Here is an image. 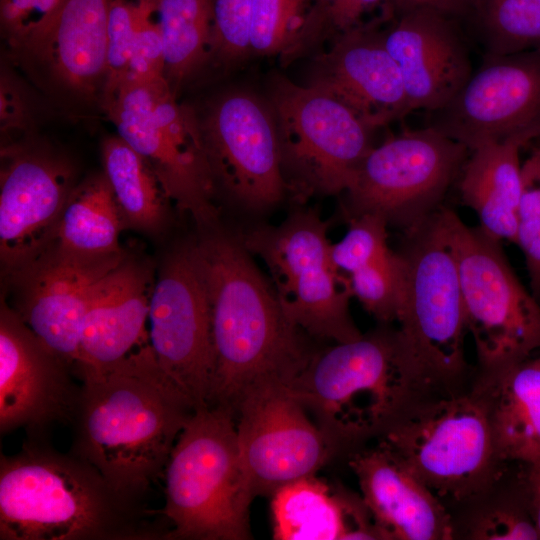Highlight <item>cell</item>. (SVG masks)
Listing matches in <instances>:
<instances>
[{
  "instance_id": "836d02e7",
  "label": "cell",
  "mask_w": 540,
  "mask_h": 540,
  "mask_svg": "<svg viewBox=\"0 0 540 540\" xmlns=\"http://www.w3.org/2000/svg\"><path fill=\"white\" fill-rule=\"evenodd\" d=\"M347 276L351 295L381 324L397 321L402 287L400 258L391 251L385 257Z\"/></svg>"
},
{
  "instance_id": "5bb4252c",
  "label": "cell",
  "mask_w": 540,
  "mask_h": 540,
  "mask_svg": "<svg viewBox=\"0 0 540 540\" xmlns=\"http://www.w3.org/2000/svg\"><path fill=\"white\" fill-rule=\"evenodd\" d=\"M198 119L216 192L251 212L279 203L287 190L270 103L245 90L230 91Z\"/></svg>"
},
{
  "instance_id": "f1b7e54d",
  "label": "cell",
  "mask_w": 540,
  "mask_h": 540,
  "mask_svg": "<svg viewBox=\"0 0 540 540\" xmlns=\"http://www.w3.org/2000/svg\"><path fill=\"white\" fill-rule=\"evenodd\" d=\"M101 156L125 228L160 230L169 200L147 161L119 135L102 141Z\"/></svg>"
},
{
  "instance_id": "8d00e7d4",
  "label": "cell",
  "mask_w": 540,
  "mask_h": 540,
  "mask_svg": "<svg viewBox=\"0 0 540 540\" xmlns=\"http://www.w3.org/2000/svg\"><path fill=\"white\" fill-rule=\"evenodd\" d=\"M387 227V221L378 214L350 218L344 237L330 246L335 268L349 275L388 255L392 250L387 244Z\"/></svg>"
},
{
  "instance_id": "83f0119b",
  "label": "cell",
  "mask_w": 540,
  "mask_h": 540,
  "mask_svg": "<svg viewBox=\"0 0 540 540\" xmlns=\"http://www.w3.org/2000/svg\"><path fill=\"white\" fill-rule=\"evenodd\" d=\"M124 221L104 173L73 189L61 215L55 244L72 254L102 257L122 252Z\"/></svg>"
},
{
  "instance_id": "ee69618b",
  "label": "cell",
  "mask_w": 540,
  "mask_h": 540,
  "mask_svg": "<svg viewBox=\"0 0 540 540\" xmlns=\"http://www.w3.org/2000/svg\"><path fill=\"white\" fill-rule=\"evenodd\" d=\"M522 479L529 511L540 536V462L522 464Z\"/></svg>"
},
{
  "instance_id": "b9f144b4",
  "label": "cell",
  "mask_w": 540,
  "mask_h": 540,
  "mask_svg": "<svg viewBox=\"0 0 540 540\" xmlns=\"http://www.w3.org/2000/svg\"><path fill=\"white\" fill-rule=\"evenodd\" d=\"M317 4L336 35L367 24L364 16L377 8L394 13L389 0H317Z\"/></svg>"
},
{
  "instance_id": "7402d4cb",
  "label": "cell",
  "mask_w": 540,
  "mask_h": 540,
  "mask_svg": "<svg viewBox=\"0 0 540 540\" xmlns=\"http://www.w3.org/2000/svg\"><path fill=\"white\" fill-rule=\"evenodd\" d=\"M349 456L361 498L383 540L454 539L446 504L383 442Z\"/></svg>"
},
{
  "instance_id": "6da1fadb",
  "label": "cell",
  "mask_w": 540,
  "mask_h": 540,
  "mask_svg": "<svg viewBox=\"0 0 540 540\" xmlns=\"http://www.w3.org/2000/svg\"><path fill=\"white\" fill-rule=\"evenodd\" d=\"M191 248L210 309L214 364L208 405L235 416L250 388L291 384L316 351L287 317L240 236L215 228Z\"/></svg>"
},
{
  "instance_id": "ab89813d",
  "label": "cell",
  "mask_w": 540,
  "mask_h": 540,
  "mask_svg": "<svg viewBox=\"0 0 540 540\" xmlns=\"http://www.w3.org/2000/svg\"><path fill=\"white\" fill-rule=\"evenodd\" d=\"M61 0H0L3 37L18 51L51 18Z\"/></svg>"
},
{
  "instance_id": "8fae6325",
  "label": "cell",
  "mask_w": 540,
  "mask_h": 540,
  "mask_svg": "<svg viewBox=\"0 0 540 540\" xmlns=\"http://www.w3.org/2000/svg\"><path fill=\"white\" fill-rule=\"evenodd\" d=\"M269 103L287 193L301 203L345 192L373 147L374 130L339 100L283 75L272 79Z\"/></svg>"
},
{
  "instance_id": "9c48e42d",
  "label": "cell",
  "mask_w": 540,
  "mask_h": 540,
  "mask_svg": "<svg viewBox=\"0 0 540 540\" xmlns=\"http://www.w3.org/2000/svg\"><path fill=\"white\" fill-rule=\"evenodd\" d=\"M445 218L456 254L477 373H491L540 350V303L516 276L501 243L469 227L451 209Z\"/></svg>"
},
{
  "instance_id": "e575fe53",
  "label": "cell",
  "mask_w": 540,
  "mask_h": 540,
  "mask_svg": "<svg viewBox=\"0 0 540 540\" xmlns=\"http://www.w3.org/2000/svg\"><path fill=\"white\" fill-rule=\"evenodd\" d=\"M138 3L112 0L109 10L105 78L100 105L105 109L126 82L138 21Z\"/></svg>"
},
{
  "instance_id": "d590c367",
  "label": "cell",
  "mask_w": 540,
  "mask_h": 540,
  "mask_svg": "<svg viewBox=\"0 0 540 540\" xmlns=\"http://www.w3.org/2000/svg\"><path fill=\"white\" fill-rule=\"evenodd\" d=\"M514 243L524 255L531 293L540 303V147L522 163V191Z\"/></svg>"
},
{
  "instance_id": "ba28073f",
  "label": "cell",
  "mask_w": 540,
  "mask_h": 540,
  "mask_svg": "<svg viewBox=\"0 0 540 540\" xmlns=\"http://www.w3.org/2000/svg\"><path fill=\"white\" fill-rule=\"evenodd\" d=\"M104 111L117 135L153 169L168 200L200 228L215 229L216 189L199 119L177 102L168 81L125 82Z\"/></svg>"
},
{
  "instance_id": "277c9868",
  "label": "cell",
  "mask_w": 540,
  "mask_h": 540,
  "mask_svg": "<svg viewBox=\"0 0 540 540\" xmlns=\"http://www.w3.org/2000/svg\"><path fill=\"white\" fill-rule=\"evenodd\" d=\"M289 389L349 455L421 402L444 393L400 354L396 329L388 324L316 351Z\"/></svg>"
},
{
  "instance_id": "30bf717a",
  "label": "cell",
  "mask_w": 540,
  "mask_h": 540,
  "mask_svg": "<svg viewBox=\"0 0 540 540\" xmlns=\"http://www.w3.org/2000/svg\"><path fill=\"white\" fill-rule=\"evenodd\" d=\"M327 222L316 211L292 212L278 226H260L240 236L265 263L287 317L315 338L349 342L363 334L349 311L347 276L330 257Z\"/></svg>"
},
{
  "instance_id": "4fadbf2b",
  "label": "cell",
  "mask_w": 540,
  "mask_h": 540,
  "mask_svg": "<svg viewBox=\"0 0 540 540\" xmlns=\"http://www.w3.org/2000/svg\"><path fill=\"white\" fill-rule=\"evenodd\" d=\"M282 383L250 388L236 409L241 466L253 497L272 496L282 486L316 475L345 452Z\"/></svg>"
},
{
  "instance_id": "ffe728a7",
  "label": "cell",
  "mask_w": 540,
  "mask_h": 540,
  "mask_svg": "<svg viewBox=\"0 0 540 540\" xmlns=\"http://www.w3.org/2000/svg\"><path fill=\"white\" fill-rule=\"evenodd\" d=\"M383 21L336 35L329 51L316 59L308 84L339 100L372 130L411 112L379 28Z\"/></svg>"
},
{
  "instance_id": "4dcf8cb0",
  "label": "cell",
  "mask_w": 540,
  "mask_h": 540,
  "mask_svg": "<svg viewBox=\"0 0 540 540\" xmlns=\"http://www.w3.org/2000/svg\"><path fill=\"white\" fill-rule=\"evenodd\" d=\"M485 56L540 51V0H472Z\"/></svg>"
},
{
  "instance_id": "44dd1931",
  "label": "cell",
  "mask_w": 540,
  "mask_h": 540,
  "mask_svg": "<svg viewBox=\"0 0 540 540\" xmlns=\"http://www.w3.org/2000/svg\"><path fill=\"white\" fill-rule=\"evenodd\" d=\"M454 18L433 9H412L394 12L389 26L382 29L410 111L442 108L473 73L467 44Z\"/></svg>"
},
{
  "instance_id": "603a6c76",
  "label": "cell",
  "mask_w": 540,
  "mask_h": 540,
  "mask_svg": "<svg viewBox=\"0 0 540 540\" xmlns=\"http://www.w3.org/2000/svg\"><path fill=\"white\" fill-rule=\"evenodd\" d=\"M151 286L148 267L127 256L98 281L81 327L79 378L110 368L149 342Z\"/></svg>"
},
{
  "instance_id": "e0dca14e",
  "label": "cell",
  "mask_w": 540,
  "mask_h": 540,
  "mask_svg": "<svg viewBox=\"0 0 540 540\" xmlns=\"http://www.w3.org/2000/svg\"><path fill=\"white\" fill-rule=\"evenodd\" d=\"M1 159L0 254L10 273L55 241L75 186L67 161L28 142L2 146Z\"/></svg>"
},
{
  "instance_id": "74e56055",
  "label": "cell",
  "mask_w": 540,
  "mask_h": 540,
  "mask_svg": "<svg viewBox=\"0 0 540 540\" xmlns=\"http://www.w3.org/2000/svg\"><path fill=\"white\" fill-rule=\"evenodd\" d=\"M253 0H213L210 58L231 65L251 52Z\"/></svg>"
},
{
  "instance_id": "484cf974",
  "label": "cell",
  "mask_w": 540,
  "mask_h": 540,
  "mask_svg": "<svg viewBox=\"0 0 540 540\" xmlns=\"http://www.w3.org/2000/svg\"><path fill=\"white\" fill-rule=\"evenodd\" d=\"M273 539H382L361 496L332 491L316 475L288 483L271 496Z\"/></svg>"
},
{
  "instance_id": "52a82bcc",
  "label": "cell",
  "mask_w": 540,
  "mask_h": 540,
  "mask_svg": "<svg viewBox=\"0 0 540 540\" xmlns=\"http://www.w3.org/2000/svg\"><path fill=\"white\" fill-rule=\"evenodd\" d=\"M378 439L443 503L469 504L505 472L484 407L470 387L426 399Z\"/></svg>"
},
{
  "instance_id": "2e32d148",
  "label": "cell",
  "mask_w": 540,
  "mask_h": 540,
  "mask_svg": "<svg viewBox=\"0 0 540 540\" xmlns=\"http://www.w3.org/2000/svg\"><path fill=\"white\" fill-rule=\"evenodd\" d=\"M428 126L470 151L540 137V51L485 56L458 93L431 112Z\"/></svg>"
},
{
  "instance_id": "7bdbcfd3",
  "label": "cell",
  "mask_w": 540,
  "mask_h": 540,
  "mask_svg": "<svg viewBox=\"0 0 540 540\" xmlns=\"http://www.w3.org/2000/svg\"><path fill=\"white\" fill-rule=\"evenodd\" d=\"M394 12L412 9H433L452 17L468 12L472 0H389Z\"/></svg>"
},
{
  "instance_id": "3957f363",
  "label": "cell",
  "mask_w": 540,
  "mask_h": 540,
  "mask_svg": "<svg viewBox=\"0 0 540 540\" xmlns=\"http://www.w3.org/2000/svg\"><path fill=\"white\" fill-rule=\"evenodd\" d=\"M158 513L118 492L91 464L31 439L0 460L1 540L165 539Z\"/></svg>"
},
{
  "instance_id": "d6a6232c",
  "label": "cell",
  "mask_w": 540,
  "mask_h": 540,
  "mask_svg": "<svg viewBox=\"0 0 540 540\" xmlns=\"http://www.w3.org/2000/svg\"><path fill=\"white\" fill-rule=\"evenodd\" d=\"M312 0H253L251 52L290 55L305 31Z\"/></svg>"
},
{
  "instance_id": "9a60e30c",
  "label": "cell",
  "mask_w": 540,
  "mask_h": 540,
  "mask_svg": "<svg viewBox=\"0 0 540 540\" xmlns=\"http://www.w3.org/2000/svg\"><path fill=\"white\" fill-rule=\"evenodd\" d=\"M149 343L167 378L194 410L208 406L213 346L209 302L191 245L169 255L150 296Z\"/></svg>"
},
{
  "instance_id": "1f68e13d",
  "label": "cell",
  "mask_w": 540,
  "mask_h": 540,
  "mask_svg": "<svg viewBox=\"0 0 540 540\" xmlns=\"http://www.w3.org/2000/svg\"><path fill=\"white\" fill-rule=\"evenodd\" d=\"M490 494L489 499L484 494L473 501L480 505L455 530V538L463 530L462 537L473 540H540L527 503L522 465L520 473L504 491L493 497L491 488Z\"/></svg>"
},
{
  "instance_id": "8992f818",
  "label": "cell",
  "mask_w": 540,
  "mask_h": 540,
  "mask_svg": "<svg viewBox=\"0 0 540 540\" xmlns=\"http://www.w3.org/2000/svg\"><path fill=\"white\" fill-rule=\"evenodd\" d=\"M159 513L171 528L165 539L247 540L254 497L244 475L236 418L224 408L196 409L180 432L163 474Z\"/></svg>"
},
{
  "instance_id": "7c38bea8",
  "label": "cell",
  "mask_w": 540,
  "mask_h": 540,
  "mask_svg": "<svg viewBox=\"0 0 540 540\" xmlns=\"http://www.w3.org/2000/svg\"><path fill=\"white\" fill-rule=\"evenodd\" d=\"M470 150L431 126L372 147L346 189L348 219L378 214L408 230L437 211Z\"/></svg>"
},
{
  "instance_id": "ac0fdd59",
  "label": "cell",
  "mask_w": 540,
  "mask_h": 540,
  "mask_svg": "<svg viewBox=\"0 0 540 540\" xmlns=\"http://www.w3.org/2000/svg\"><path fill=\"white\" fill-rule=\"evenodd\" d=\"M67 252L53 242L38 257L10 272L17 296L12 308L35 336L75 373L85 310L98 281L124 258Z\"/></svg>"
},
{
  "instance_id": "cb8c5ba5",
  "label": "cell",
  "mask_w": 540,
  "mask_h": 540,
  "mask_svg": "<svg viewBox=\"0 0 540 540\" xmlns=\"http://www.w3.org/2000/svg\"><path fill=\"white\" fill-rule=\"evenodd\" d=\"M112 0H61L48 22L17 51L49 66L55 81L89 100L101 96Z\"/></svg>"
},
{
  "instance_id": "f546056e",
  "label": "cell",
  "mask_w": 540,
  "mask_h": 540,
  "mask_svg": "<svg viewBox=\"0 0 540 540\" xmlns=\"http://www.w3.org/2000/svg\"><path fill=\"white\" fill-rule=\"evenodd\" d=\"M165 58V78L176 90L210 59L213 0H154Z\"/></svg>"
},
{
  "instance_id": "7a4b0ae2",
  "label": "cell",
  "mask_w": 540,
  "mask_h": 540,
  "mask_svg": "<svg viewBox=\"0 0 540 540\" xmlns=\"http://www.w3.org/2000/svg\"><path fill=\"white\" fill-rule=\"evenodd\" d=\"M80 379L71 452L118 492L143 501L195 410L163 373L149 342Z\"/></svg>"
},
{
  "instance_id": "60d3db41",
  "label": "cell",
  "mask_w": 540,
  "mask_h": 540,
  "mask_svg": "<svg viewBox=\"0 0 540 540\" xmlns=\"http://www.w3.org/2000/svg\"><path fill=\"white\" fill-rule=\"evenodd\" d=\"M0 130L2 139L26 133L33 125V106L20 81L6 68L1 69Z\"/></svg>"
},
{
  "instance_id": "d6986e66",
  "label": "cell",
  "mask_w": 540,
  "mask_h": 540,
  "mask_svg": "<svg viewBox=\"0 0 540 540\" xmlns=\"http://www.w3.org/2000/svg\"><path fill=\"white\" fill-rule=\"evenodd\" d=\"M72 368L52 353L2 302L0 311V431L25 428L39 439L55 423L72 424L81 386Z\"/></svg>"
},
{
  "instance_id": "d4e9b609",
  "label": "cell",
  "mask_w": 540,
  "mask_h": 540,
  "mask_svg": "<svg viewBox=\"0 0 540 540\" xmlns=\"http://www.w3.org/2000/svg\"><path fill=\"white\" fill-rule=\"evenodd\" d=\"M471 390L481 401L498 459L540 462V354L491 373H475Z\"/></svg>"
},
{
  "instance_id": "f35d334b",
  "label": "cell",
  "mask_w": 540,
  "mask_h": 540,
  "mask_svg": "<svg viewBox=\"0 0 540 540\" xmlns=\"http://www.w3.org/2000/svg\"><path fill=\"white\" fill-rule=\"evenodd\" d=\"M138 21L126 82H152L165 78L164 45L154 0H137ZM166 79V78H165Z\"/></svg>"
},
{
  "instance_id": "5b68a950",
  "label": "cell",
  "mask_w": 540,
  "mask_h": 540,
  "mask_svg": "<svg viewBox=\"0 0 540 540\" xmlns=\"http://www.w3.org/2000/svg\"><path fill=\"white\" fill-rule=\"evenodd\" d=\"M396 329L400 353L444 393L464 390L471 370L456 254L444 207L405 231Z\"/></svg>"
},
{
  "instance_id": "4316f807",
  "label": "cell",
  "mask_w": 540,
  "mask_h": 540,
  "mask_svg": "<svg viewBox=\"0 0 540 540\" xmlns=\"http://www.w3.org/2000/svg\"><path fill=\"white\" fill-rule=\"evenodd\" d=\"M523 146L516 140L479 146L471 150L458 177L462 202L477 215L478 227L500 242L515 241Z\"/></svg>"
}]
</instances>
